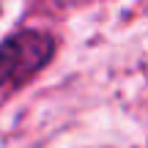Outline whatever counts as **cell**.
Masks as SVG:
<instances>
[{
    "label": "cell",
    "instance_id": "6da1fadb",
    "mask_svg": "<svg viewBox=\"0 0 148 148\" xmlns=\"http://www.w3.org/2000/svg\"><path fill=\"white\" fill-rule=\"evenodd\" d=\"M55 52V38L41 30H22L0 44V85H19L30 79Z\"/></svg>",
    "mask_w": 148,
    "mask_h": 148
}]
</instances>
